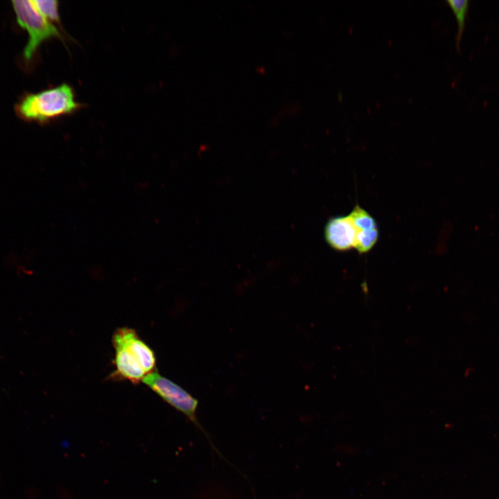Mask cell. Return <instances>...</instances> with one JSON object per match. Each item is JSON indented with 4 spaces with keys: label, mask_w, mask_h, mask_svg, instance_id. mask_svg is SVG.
I'll use <instances>...</instances> for the list:
<instances>
[{
    "label": "cell",
    "mask_w": 499,
    "mask_h": 499,
    "mask_svg": "<svg viewBox=\"0 0 499 499\" xmlns=\"http://www.w3.org/2000/svg\"><path fill=\"white\" fill-rule=\"evenodd\" d=\"M79 107L73 88L63 83L37 92L24 94L15 104V111L24 121L46 123L71 114Z\"/></svg>",
    "instance_id": "1"
},
{
    "label": "cell",
    "mask_w": 499,
    "mask_h": 499,
    "mask_svg": "<svg viewBox=\"0 0 499 499\" xmlns=\"http://www.w3.org/2000/svg\"><path fill=\"white\" fill-rule=\"evenodd\" d=\"M11 3L18 25L28 34L23 51V59L28 64L43 43L54 37L60 38L61 33L38 11L33 1L15 0Z\"/></svg>",
    "instance_id": "2"
},
{
    "label": "cell",
    "mask_w": 499,
    "mask_h": 499,
    "mask_svg": "<svg viewBox=\"0 0 499 499\" xmlns=\"http://www.w3.org/2000/svg\"><path fill=\"white\" fill-rule=\"evenodd\" d=\"M141 382L204 432L196 416L199 401L189 392L157 370L146 375Z\"/></svg>",
    "instance_id": "3"
},
{
    "label": "cell",
    "mask_w": 499,
    "mask_h": 499,
    "mask_svg": "<svg viewBox=\"0 0 499 499\" xmlns=\"http://www.w3.org/2000/svg\"><path fill=\"white\" fill-rule=\"evenodd\" d=\"M112 342L113 346L123 347L134 354L146 374L155 370L156 357L153 350L140 338L134 329L127 326L116 329Z\"/></svg>",
    "instance_id": "4"
},
{
    "label": "cell",
    "mask_w": 499,
    "mask_h": 499,
    "mask_svg": "<svg viewBox=\"0 0 499 499\" xmlns=\"http://www.w3.org/2000/svg\"><path fill=\"white\" fill-rule=\"evenodd\" d=\"M327 243L338 251L355 249L357 230L349 214L338 216L329 220L324 228Z\"/></svg>",
    "instance_id": "5"
},
{
    "label": "cell",
    "mask_w": 499,
    "mask_h": 499,
    "mask_svg": "<svg viewBox=\"0 0 499 499\" xmlns=\"http://www.w3.org/2000/svg\"><path fill=\"white\" fill-rule=\"evenodd\" d=\"M357 230L355 249L360 254L371 250L378 241V229L375 219L368 211L356 204L349 213Z\"/></svg>",
    "instance_id": "6"
},
{
    "label": "cell",
    "mask_w": 499,
    "mask_h": 499,
    "mask_svg": "<svg viewBox=\"0 0 499 499\" xmlns=\"http://www.w3.org/2000/svg\"><path fill=\"white\" fill-rule=\"evenodd\" d=\"M113 347L115 350L113 360L115 369L108 378L114 380H125L133 384L141 382L147 374L134 355L123 347Z\"/></svg>",
    "instance_id": "7"
},
{
    "label": "cell",
    "mask_w": 499,
    "mask_h": 499,
    "mask_svg": "<svg viewBox=\"0 0 499 499\" xmlns=\"http://www.w3.org/2000/svg\"><path fill=\"white\" fill-rule=\"evenodd\" d=\"M457 22V33L456 35V47L459 50L461 38L465 27L469 1L468 0H447Z\"/></svg>",
    "instance_id": "8"
},
{
    "label": "cell",
    "mask_w": 499,
    "mask_h": 499,
    "mask_svg": "<svg viewBox=\"0 0 499 499\" xmlns=\"http://www.w3.org/2000/svg\"><path fill=\"white\" fill-rule=\"evenodd\" d=\"M34 5L38 11L50 22H60L59 3L55 0H34Z\"/></svg>",
    "instance_id": "9"
},
{
    "label": "cell",
    "mask_w": 499,
    "mask_h": 499,
    "mask_svg": "<svg viewBox=\"0 0 499 499\" xmlns=\"http://www.w3.org/2000/svg\"><path fill=\"white\" fill-rule=\"evenodd\" d=\"M256 71H257L259 73H264L265 72V67H263V66H259V67H256Z\"/></svg>",
    "instance_id": "10"
}]
</instances>
